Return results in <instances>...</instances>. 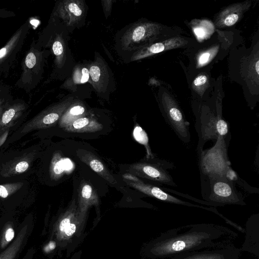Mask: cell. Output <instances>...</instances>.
Instances as JSON below:
<instances>
[{"mask_svg":"<svg viewBox=\"0 0 259 259\" xmlns=\"http://www.w3.org/2000/svg\"><path fill=\"white\" fill-rule=\"evenodd\" d=\"M15 235L14 230L11 226H8L4 232V235L1 240V246L5 247L8 243L11 242L14 238Z\"/></svg>","mask_w":259,"mask_h":259,"instance_id":"cell-22","label":"cell"},{"mask_svg":"<svg viewBox=\"0 0 259 259\" xmlns=\"http://www.w3.org/2000/svg\"><path fill=\"white\" fill-rule=\"evenodd\" d=\"M71 216L68 215L63 219L58 226V231L59 234H62L66 228L71 224Z\"/></svg>","mask_w":259,"mask_h":259,"instance_id":"cell-25","label":"cell"},{"mask_svg":"<svg viewBox=\"0 0 259 259\" xmlns=\"http://www.w3.org/2000/svg\"><path fill=\"white\" fill-rule=\"evenodd\" d=\"M84 111V108L81 105H76L72 106L65 113L62 118V123L65 125L70 124L71 122L81 116Z\"/></svg>","mask_w":259,"mask_h":259,"instance_id":"cell-16","label":"cell"},{"mask_svg":"<svg viewBox=\"0 0 259 259\" xmlns=\"http://www.w3.org/2000/svg\"><path fill=\"white\" fill-rule=\"evenodd\" d=\"M56 247L55 242L54 241H51L45 247V251L46 252H49L50 250L54 249Z\"/></svg>","mask_w":259,"mask_h":259,"instance_id":"cell-32","label":"cell"},{"mask_svg":"<svg viewBox=\"0 0 259 259\" xmlns=\"http://www.w3.org/2000/svg\"><path fill=\"white\" fill-rule=\"evenodd\" d=\"M218 49V47H216L202 53L198 58V66H202L209 62L217 52Z\"/></svg>","mask_w":259,"mask_h":259,"instance_id":"cell-20","label":"cell"},{"mask_svg":"<svg viewBox=\"0 0 259 259\" xmlns=\"http://www.w3.org/2000/svg\"><path fill=\"white\" fill-rule=\"evenodd\" d=\"M8 193L6 189L2 185H0V196L6 198L8 196Z\"/></svg>","mask_w":259,"mask_h":259,"instance_id":"cell-33","label":"cell"},{"mask_svg":"<svg viewBox=\"0 0 259 259\" xmlns=\"http://www.w3.org/2000/svg\"><path fill=\"white\" fill-rule=\"evenodd\" d=\"M245 238L242 247L241 251H247L259 257V218L258 214H254L250 217L246 223Z\"/></svg>","mask_w":259,"mask_h":259,"instance_id":"cell-10","label":"cell"},{"mask_svg":"<svg viewBox=\"0 0 259 259\" xmlns=\"http://www.w3.org/2000/svg\"><path fill=\"white\" fill-rule=\"evenodd\" d=\"M90 78L89 71L87 68L76 69L72 76V81L75 84L87 82Z\"/></svg>","mask_w":259,"mask_h":259,"instance_id":"cell-19","label":"cell"},{"mask_svg":"<svg viewBox=\"0 0 259 259\" xmlns=\"http://www.w3.org/2000/svg\"><path fill=\"white\" fill-rule=\"evenodd\" d=\"M134 136L135 139L139 143L148 145V139L146 133L141 127H136L134 131Z\"/></svg>","mask_w":259,"mask_h":259,"instance_id":"cell-21","label":"cell"},{"mask_svg":"<svg viewBox=\"0 0 259 259\" xmlns=\"http://www.w3.org/2000/svg\"><path fill=\"white\" fill-rule=\"evenodd\" d=\"M225 137L219 136L213 146L199 152V167L202 175L208 178H226L231 168L227 155Z\"/></svg>","mask_w":259,"mask_h":259,"instance_id":"cell-3","label":"cell"},{"mask_svg":"<svg viewBox=\"0 0 259 259\" xmlns=\"http://www.w3.org/2000/svg\"><path fill=\"white\" fill-rule=\"evenodd\" d=\"M207 81V78L205 75H200L196 77L193 81V85L196 87H201Z\"/></svg>","mask_w":259,"mask_h":259,"instance_id":"cell-28","label":"cell"},{"mask_svg":"<svg viewBox=\"0 0 259 259\" xmlns=\"http://www.w3.org/2000/svg\"><path fill=\"white\" fill-rule=\"evenodd\" d=\"M258 66H259V61L258 60H257V61H256V62L254 64V69H255L256 73L257 75H258V73H259Z\"/></svg>","mask_w":259,"mask_h":259,"instance_id":"cell-34","label":"cell"},{"mask_svg":"<svg viewBox=\"0 0 259 259\" xmlns=\"http://www.w3.org/2000/svg\"><path fill=\"white\" fill-rule=\"evenodd\" d=\"M15 107H12L6 110L2 117V121L4 124L8 123L14 117L16 113Z\"/></svg>","mask_w":259,"mask_h":259,"instance_id":"cell-24","label":"cell"},{"mask_svg":"<svg viewBox=\"0 0 259 259\" xmlns=\"http://www.w3.org/2000/svg\"><path fill=\"white\" fill-rule=\"evenodd\" d=\"M89 164L91 168L96 172L103 174L105 168L103 163L97 159H91L89 162Z\"/></svg>","mask_w":259,"mask_h":259,"instance_id":"cell-23","label":"cell"},{"mask_svg":"<svg viewBox=\"0 0 259 259\" xmlns=\"http://www.w3.org/2000/svg\"><path fill=\"white\" fill-rule=\"evenodd\" d=\"M52 43V50L55 57V63L58 67L63 62L64 48L63 44L58 37L54 38Z\"/></svg>","mask_w":259,"mask_h":259,"instance_id":"cell-17","label":"cell"},{"mask_svg":"<svg viewBox=\"0 0 259 259\" xmlns=\"http://www.w3.org/2000/svg\"><path fill=\"white\" fill-rule=\"evenodd\" d=\"M46 53L33 40L21 63L22 72L15 85L26 93L34 89L44 72Z\"/></svg>","mask_w":259,"mask_h":259,"instance_id":"cell-2","label":"cell"},{"mask_svg":"<svg viewBox=\"0 0 259 259\" xmlns=\"http://www.w3.org/2000/svg\"><path fill=\"white\" fill-rule=\"evenodd\" d=\"M243 5H234L225 9L219 16L217 25L230 26L235 24L242 15Z\"/></svg>","mask_w":259,"mask_h":259,"instance_id":"cell-13","label":"cell"},{"mask_svg":"<svg viewBox=\"0 0 259 259\" xmlns=\"http://www.w3.org/2000/svg\"><path fill=\"white\" fill-rule=\"evenodd\" d=\"M31 26L30 21L27 20L0 49V76L8 74L16 61Z\"/></svg>","mask_w":259,"mask_h":259,"instance_id":"cell-5","label":"cell"},{"mask_svg":"<svg viewBox=\"0 0 259 259\" xmlns=\"http://www.w3.org/2000/svg\"><path fill=\"white\" fill-rule=\"evenodd\" d=\"M28 226L26 225L19 232L14 242L0 255V259H14L27 238Z\"/></svg>","mask_w":259,"mask_h":259,"instance_id":"cell-15","label":"cell"},{"mask_svg":"<svg viewBox=\"0 0 259 259\" xmlns=\"http://www.w3.org/2000/svg\"><path fill=\"white\" fill-rule=\"evenodd\" d=\"M16 16V14L11 11L7 10L5 9H0V18H7L13 17Z\"/></svg>","mask_w":259,"mask_h":259,"instance_id":"cell-30","label":"cell"},{"mask_svg":"<svg viewBox=\"0 0 259 259\" xmlns=\"http://www.w3.org/2000/svg\"><path fill=\"white\" fill-rule=\"evenodd\" d=\"M76 227L75 224L71 223L65 229L63 232L66 237H70L76 231Z\"/></svg>","mask_w":259,"mask_h":259,"instance_id":"cell-29","label":"cell"},{"mask_svg":"<svg viewBox=\"0 0 259 259\" xmlns=\"http://www.w3.org/2000/svg\"><path fill=\"white\" fill-rule=\"evenodd\" d=\"M137 169L145 178L160 184L177 186L166 168L160 164L141 163L138 166Z\"/></svg>","mask_w":259,"mask_h":259,"instance_id":"cell-12","label":"cell"},{"mask_svg":"<svg viewBox=\"0 0 259 259\" xmlns=\"http://www.w3.org/2000/svg\"><path fill=\"white\" fill-rule=\"evenodd\" d=\"M10 95H11L10 87L3 80H0V100Z\"/></svg>","mask_w":259,"mask_h":259,"instance_id":"cell-26","label":"cell"},{"mask_svg":"<svg viewBox=\"0 0 259 259\" xmlns=\"http://www.w3.org/2000/svg\"><path fill=\"white\" fill-rule=\"evenodd\" d=\"M89 71L92 83L97 90L101 92L104 89V85L107 81L106 69L103 65L96 62L91 65Z\"/></svg>","mask_w":259,"mask_h":259,"instance_id":"cell-14","label":"cell"},{"mask_svg":"<svg viewBox=\"0 0 259 259\" xmlns=\"http://www.w3.org/2000/svg\"><path fill=\"white\" fill-rule=\"evenodd\" d=\"M238 234L219 225L201 223L187 225L161 233L147 247L153 259H169L187 252L233 243Z\"/></svg>","mask_w":259,"mask_h":259,"instance_id":"cell-1","label":"cell"},{"mask_svg":"<svg viewBox=\"0 0 259 259\" xmlns=\"http://www.w3.org/2000/svg\"><path fill=\"white\" fill-rule=\"evenodd\" d=\"M187 44V40L181 37L169 38L161 41L150 44L137 50L133 55L132 60L135 61L168 50L183 47Z\"/></svg>","mask_w":259,"mask_h":259,"instance_id":"cell-9","label":"cell"},{"mask_svg":"<svg viewBox=\"0 0 259 259\" xmlns=\"http://www.w3.org/2000/svg\"><path fill=\"white\" fill-rule=\"evenodd\" d=\"M241 252L240 248L232 243L222 247L187 252L169 259H239Z\"/></svg>","mask_w":259,"mask_h":259,"instance_id":"cell-7","label":"cell"},{"mask_svg":"<svg viewBox=\"0 0 259 259\" xmlns=\"http://www.w3.org/2000/svg\"><path fill=\"white\" fill-rule=\"evenodd\" d=\"M28 167V163L26 161H22L17 164L16 170L18 172H22L25 171Z\"/></svg>","mask_w":259,"mask_h":259,"instance_id":"cell-31","label":"cell"},{"mask_svg":"<svg viewBox=\"0 0 259 259\" xmlns=\"http://www.w3.org/2000/svg\"><path fill=\"white\" fill-rule=\"evenodd\" d=\"M71 130L78 132L91 130V125H94L95 123L92 122L87 117H79L72 122Z\"/></svg>","mask_w":259,"mask_h":259,"instance_id":"cell-18","label":"cell"},{"mask_svg":"<svg viewBox=\"0 0 259 259\" xmlns=\"http://www.w3.org/2000/svg\"><path fill=\"white\" fill-rule=\"evenodd\" d=\"M84 6L81 1H67L60 3L55 14L65 21L68 24L77 23L83 15Z\"/></svg>","mask_w":259,"mask_h":259,"instance_id":"cell-11","label":"cell"},{"mask_svg":"<svg viewBox=\"0 0 259 259\" xmlns=\"http://www.w3.org/2000/svg\"><path fill=\"white\" fill-rule=\"evenodd\" d=\"M137 180L138 181L137 182L134 183H132L130 184H132L134 188L149 196L154 197L159 200L167 203L204 209L206 210L213 212L219 216L221 215V213L214 207H206L203 206L193 204L188 202L183 201L168 194L158 187L146 184L139 181L137 179Z\"/></svg>","mask_w":259,"mask_h":259,"instance_id":"cell-8","label":"cell"},{"mask_svg":"<svg viewBox=\"0 0 259 259\" xmlns=\"http://www.w3.org/2000/svg\"><path fill=\"white\" fill-rule=\"evenodd\" d=\"M209 180L210 191L205 198L207 202L214 203L219 206L226 204L246 205L233 182L225 177L212 178Z\"/></svg>","mask_w":259,"mask_h":259,"instance_id":"cell-6","label":"cell"},{"mask_svg":"<svg viewBox=\"0 0 259 259\" xmlns=\"http://www.w3.org/2000/svg\"><path fill=\"white\" fill-rule=\"evenodd\" d=\"M162 27L153 22H142L133 25L122 38V46L127 50H137L150 45L152 39L160 32Z\"/></svg>","mask_w":259,"mask_h":259,"instance_id":"cell-4","label":"cell"},{"mask_svg":"<svg viewBox=\"0 0 259 259\" xmlns=\"http://www.w3.org/2000/svg\"><path fill=\"white\" fill-rule=\"evenodd\" d=\"M81 194L84 200L90 199L92 195V187L89 184L84 185L81 189Z\"/></svg>","mask_w":259,"mask_h":259,"instance_id":"cell-27","label":"cell"}]
</instances>
